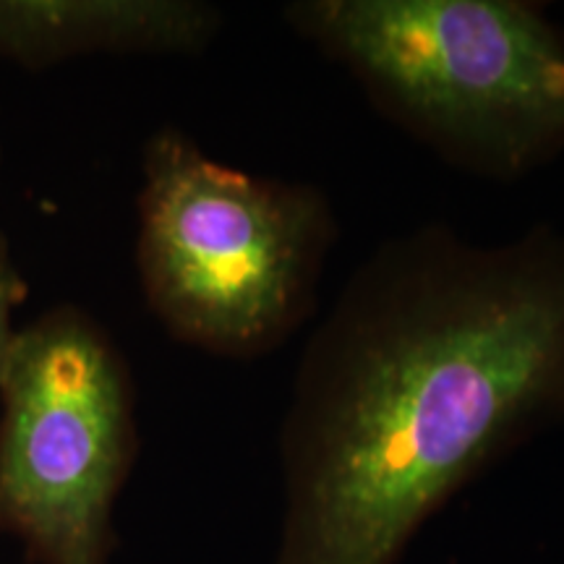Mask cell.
Here are the masks:
<instances>
[{
  "mask_svg": "<svg viewBox=\"0 0 564 564\" xmlns=\"http://www.w3.org/2000/svg\"><path fill=\"white\" fill-rule=\"evenodd\" d=\"M26 293H30V288H26L24 274L19 272L17 262H13L11 246L6 241L3 232H0V361H3L6 350H9L13 335L19 329L17 322H13V314L24 303Z\"/></svg>",
  "mask_w": 564,
  "mask_h": 564,
  "instance_id": "obj_6",
  "label": "cell"
},
{
  "mask_svg": "<svg viewBox=\"0 0 564 564\" xmlns=\"http://www.w3.org/2000/svg\"><path fill=\"white\" fill-rule=\"evenodd\" d=\"M137 390L108 329L61 303L0 361V539L32 564H110L137 460Z\"/></svg>",
  "mask_w": 564,
  "mask_h": 564,
  "instance_id": "obj_4",
  "label": "cell"
},
{
  "mask_svg": "<svg viewBox=\"0 0 564 564\" xmlns=\"http://www.w3.org/2000/svg\"><path fill=\"white\" fill-rule=\"evenodd\" d=\"M223 30L196 0H0V58L47 68L84 55H192Z\"/></svg>",
  "mask_w": 564,
  "mask_h": 564,
  "instance_id": "obj_5",
  "label": "cell"
},
{
  "mask_svg": "<svg viewBox=\"0 0 564 564\" xmlns=\"http://www.w3.org/2000/svg\"><path fill=\"white\" fill-rule=\"evenodd\" d=\"M137 209L141 291L178 343L249 361L316 314L340 223L314 183L223 165L162 126L141 154Z\"/></svg>",
  "mask_w": 564,
  "mask_h": 564,
  "instance_id": "obj_3",
  "label": "cell"
},
{
  "mask_svg": "<svg viewBox=\"0 0 564 564\" xmlns=\"http://www.w3.org/2000/svg\"><path fill=\"white\" fill-rule=\"evenodd\" d=\"M282 19L457 171L518 181L564 154V32L528 0H293Z\"/></svg>",
  "mask_w": 564,
  "mask_h": 564,
  "instance_id": "obj_2",
  "label": "cell"
},
{
  "mask_svg": "<svg viewBox=\"0 0 564 564\" xmlns=\"http://www.w3.org/2000/svg\"><path fill=\"white\" fill-rule=\"evenodd\" d=\"M564 421V230L379 243L316 324L280 429L274 564H394L486 465Z\"/></svg>",
  "mask_w": 564,
  "mask_h": 564,
  "instance_id": "obj_1",
  "label": "cell"
}]
</instances>
